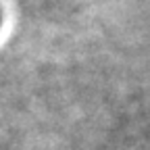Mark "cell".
I'll return each instance as SVG.
<instances>
[{
	"label": "cell",
	"instance_id": "1",
	"mask_svg": "<svg viewBox=\"0 0 150 150\" xmlns=\"http://www.w3.org/2000/svg\"><path fill=\"white\" fill-rule=\"evenodd\" d=\"M0 25H2V13H0Z\"/></svg>",
	"mask_w": 150,
	"mask_h": 150
}]
</instances>
